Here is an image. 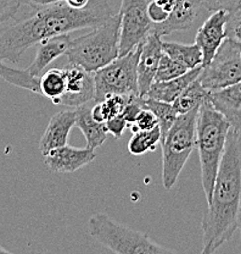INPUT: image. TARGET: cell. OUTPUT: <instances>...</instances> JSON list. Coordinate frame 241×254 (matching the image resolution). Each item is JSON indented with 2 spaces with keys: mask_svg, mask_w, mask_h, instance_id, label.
I'll use <instances>...</instances> for the list:
<instances>
[{
  "mask_svg": "<svg viewBox=\"0 0 241 254\" xmlns=\"http://www.w3.org/2000/svg\"><path fill=\"white\" fill-rule=\"evenodd\" d=\"M30 16L0 27V59L18 63L23 53L51 37L82 28H94L113 15L106 0H91L84 9L63 1L33 9Z\"/></svg>",
  "mask_w": 241,
  "mask_h": 254,
  "instance_id": "obj_1",
  "label": "cell"
},
{
  "mask_svg": "<svg viewBox=\"0 0 241 254\" xmlns=\"http://www.w3.org/2000/svg\"><path fill=\"white\" fill-rule=\"evenodd\" d=\"M241 219V128H232L202 220V254L216 252L232 238Z\"/></svg>",
  "mask_w": 241,
  "mask_h": 254,
  "instance_id": "obj_2",
  "label": "cell"
},
{
  "mask_svg": "<svg viewBox=\"0 0 241 254\" xmlns=\"http://www.w3.org/2000/svg\"><path fill=\"white\" fill-rule=\"evenodd\" d=\"M230 124L216 109L211 100H206L198 109L196 126V147L201 166V181L207 204L212 199L214 180L223 158Z\"/></svg>",
  "mask_w": 241,
  "mask_h": 254,
  "instance_id": "obj_3",
  "label": "cell"
},
{
  "mask_svg": "<svg viewBox=\"0 0 241 254\" xmlns=\"http://www.w3.org/2000/svg\"><path fill=\"white\" fill-rule=\"evenodd\" d=\"M121 15L113 14L106 22L71 41L65 55L71 65L94 73L120 57Z\"/></svg>",
  "mask_w": 241,
  "mask_h": 254,
  "instance_id": "obj_4",
  "label": "cell"
},
{
  "mask_svg": "<svg viewBox=\"0 0 241 254\" xmlns=\"http://www.w3.org/2000/svg\"><path fill=\"white\" fill-rule=\"evenodd\" d=\"M200 107L179 114L162 144V182L166 190L173 189L183 168L196 147V126Z\"/></svg>",
  "mask_w": 241,
  "mask_h": 254,
  "instance_id": "obj_5",
  "label": "cell"
},
{
  "mask_svg": "<svg viewBox=\"0 0 241 254\" xmlns=\"http://www.w3.org/2000/svg\"><path fill=\"white\" fill-rule=\"evenodd\" d=\"M89 232L95 240L120 254H162L172 251L161 247L144 232L120 224L106 214H95L89 219Z\"/></svg>",
  "mask_w": 241,
  "mask_h": 254,
  "instance_id": "obj_6",
  "label": "cell"
},
{
  "mask_svg": "<svg viewBox=\"0 0 241 254\" xmlns=\"http://www.w3.org/2000/svg\"><path fill=\"white\" fill-rule=\"evenodd\" d=\"M140 49L142 44L94 72V103L101 102L110 94L140 95L137 72Z\"/></svg>",
  "mask_w": 241,
  "mask_h": 254,
  "instance_id": "obj_7",
  "label": "cell"
},
{
  "mask_svg": "<svg viewBox=\"0 0 241 254\" xmlns=\"http://www.w3.org/2000/svg\"><path fill=\"white\" fill-rule=\"evenodd\" d=\"M198 79L210 93L240 82L241 43L227 37L212 62L202 67Z\"/></svg>",
  "mask_w": 241,
  "mask_h": 254,
  "instance_id": "obj_8",
  "label": "cell"
},
{
  "mask_svg": "<svg viewBox=\"0 0 241 254\" xmlns=\"http://www.w3.org/2000/svg\"><path fill=\"white\" fill-rule=\"evenodd\" d=\"M147 5L146 0H122L120 55L136 49L152 32Z\"/></svg>",
  "mask_w": 241,
  "mask_h": 254,
  "instance_id": "obj_9",
  "label": "cell"
},
{
  "mask_svg": "<svg viewBox=\"0 0 241 254\" xmlns=\"http://www.w3.org/2000/svg\"><path fill=\"white\" fill-rule=\"evenodd\" d=\"M66 68V91L57 105L78 108L94 102V75L78 66L71 65Z\"/></svg>",
  "mask_w": 241,
  "mask_h": 254,
  "instance_id": "obj_10",
  "label": "cell"
},
{
  "mask_svg": "<svg viewBox=\"0 0 241 254\" xmlns=\"http://www.w3.org/2000/svg\"><path fill=\"white\" fill-rule=\"evenodd\" d=\"M203 11L206 10L202 5V0H176L174 7L166 21L152 25V32L162 37L174 32L190 31L197 25Z\"/></svg>",
  "mask_w": 241,
  "mask_h": 254,
  "instance_id": "obj_11",
  "label": "cell"
},
{
  "mask_svg": "<svg viewBox=\"0 0 241 254\" xmlns=\"http://www.w3.org/2000/svg\"><path fill=\"white\" fill-rule=\"evenodd\" d=\"M162 54V37L155 32H151L142 43L138 60L137 72L140 97H146L147 92L155 82V76Z\"/></svg>",
  "mask_w": 241,
  "mask_h": 254,
  "instance_id": "obj_12",
  "label": "cell"
},
{
  "mask_svg": "<svg viewBox=\"0 0 241 254\" xmlns=\"http://www.w3.org/2000/svg\"><path fill=\"white\" fill-rule=\"evenodd\" d=\"M228 14L229 12L224 10L212 12L196 33L195 43L202 52V67L212 62L218 48L227 38Z\"/></svg>",
  "mask_w": 241,
  "mask_h": 254,
  "instance_id": "obj_13",
  "label": "cell"
},
{
  "mask_svg": "<svg viewBox=\"0 0 241 254\" xmlns=\"http://www.w3.org/2000/svg\"><path fill=\"white\" fill-rule=\"evenodd\" d=\"M95 159L94 149L75 148L70 145L56 148L44 157V163L50 171L56 174L75 173Z\"/></svg>",
  "mask_w": 241,
  "mask_h": 254,
  "instance_id": "obj_14",
  "label": "cell"
},
{
  "mask_svg": "<svg viewBox=\"0 0 241 254\" xmlns=\"http://www.w3.org/2000/svg\"><path fill=\"white\" fill-rule=\"evenodd\" d=\"M76 125V109L61 110L50 119L39 141V150L46 157L51 150L67 144L68 136Z\"/></svg>",
  "mask_w": 241,
  "mask_h": 254,
  "instance_id": "obj_15",
  "label": "cell"
},
{
  "mask_svg": "<svg viewBox=\"0 0 241 254\" xmlns=\"http://www.w3.org/2000/svg\"><path fill=\"white\" fill-rule=\"evenodd\" d=\"M71 41H72V38H71L70 33H63L41 42L33 62L27 67L28 72L34 77H41L44 70L50 64L61 55L65 54Z\"/></svg>",
  "mask_w": 241,
  "mask_h": 254,
  "instance_id": "obj_16",
  "label": "cell"
},
{
  "mask_svg": "<svg viewBox=\"0 0 241 254\" xmlns=\"http://www.w3.org/2000/svg\"><path fill=\"white\" fill-rule=\"evenodd\" d=\"M210 100L213 107L226 116L232 128H241V81L211 92Z\"/></svg>",
  "mask_w": 241,
  "mask_h": 254,
  "instance_id": "obj_17",
  "label": "cell"
},
{
  "mask_svg": "<svg viewBox=\"0 0 241 254\" xmlns=\"http://www.w3.org/2000/svg\"><path fill=\"white\" fill-rule=\"evenodd\" d=\"M76 126L81 129L87 147L91 149L101 147L107 138L108 129L106 123H100L93 118L91 103L76 108Z\"/></svg>",
  "mask_w": 241,
  "mask_h": 254,
  "instance_id": "obj_18",
  "label": "cell"
},
{
  "mask_svg": "<svg viewBox=\"0 0 241 254\" xmlns=\"http://www.w3.org/2000/svg\"><path fill=\"white\" fill-rule=\"evenodd\" d=\"M201 71H202V66H198V67L189 70L184 75L177 78L163 82H153L146 97L162 100V102L173 103L192 82L200 77Z\"/></svg>",
  "mask_w": 241,
  "mask_h": 254,
  "instance_id": "obj_19",
  "label": "cell"
},
{
  "mask_svg": "<svg viewBox=\"0 0 241 254\" xmlns=\"http://www.w3.org/2000/svg\"><path fill=\"white\" fill-rule=\"evenodd\" d=\"M162 50L168 57L184 66L188 71L202 66V52L196 43L182 44L162 41Z\"/></svg>",
  "mask_w": 241,
  "mask_h": 254,
  "instance_id": "obj_20",
  "label": "cell"
},
{
  "mask_svg": "<svg viewBox=\"0 0 241 254\" xmlns=\"http://www.w3.org/2000/svg\"><path fill=\"white\" fill-rule=\"evenodd\" d=\"M208 99H210V92L201 84L200 79L196 78L172 104L177 113L184 114L201 107Z\"/></svg>",
  "mask_w": 241,
  "mask_h": 254,
  "instance_id": "obj_21",
  "label": "cell"
},
{
  "mask_svg": "<svg viewBox=\"0 0 241 254\" xmlns=\"http://www.w3.org/2000/svg\"><path fill=\"white\" fill-rule=\"evenodd\" d=\"M41 95L57 105L66 91V68H50L41 76Z\"/></svg>",
  "mask_w": 241,
  "mask_h": 254,
  "instance_id": "obj_22",
  "label": "cell"
},
{
  "mask_svg": "<svg viewBox=\"0 0 241 254\" xmlns=\"http://www.w3.org/2000/svg\"><path fill=\"white\" fill-rule=\"evenodd\" d=\"M0 78L6 81L7 83L12 84V86L18 87V88L27 89V91L41 95V87H39L41 77L32 76L27 71V68H25V70L12 68L5 65L2 60L0 59Z\"/></svg>",
  "mask_w": 241,
  "mask_h": 254,
  "instance_id": "obj_23",
  "label": "cell"
},
{
  "mask_svg": "<svg viewBox=\"0 0 241 254\" xmlns=\"http://www.w3.org/2000/svg\"><path fill=\"white\" fill-rule=\"evenodd\" d=\"M133 97V95H131ZM129 95L110 94L101 102L92 105V115L95 120L100 123H106L110 119L120 115L129 100Z\"/></svg>",
  "mask_w": 241,
  "mask_h": 254,
  "instance_id": "obj_24",
  "label": "cell"
},
{
  "mask_svg": "<svg viewBox=\"0 0 241 254\" xmlns=\"http://www.w3.org/2000/svg\"><path fill=\"white\" fill-rule=\"evenodd\" d=\"M143 105L152 111L156 115V118H157L158 126H160L161 129V139H162L174 124L179 114L174 109L172 103L162 102V100L153 99V98L144 97Z\"/></svg>",
  "mask_w": 241,
  "mask_h": 254,
  "instance_id": "obj_25",
  "label": "cell"
},
{
  "mask_svg": "<svg viewBox=\"0 0 241 254\" xmlns=\"http://www.w3.org/2000/svg\"><path fill=\"white\" fill-rule=\"evenodd\" d=\"M161 142V129L160 126L149 131H137L133 132L128 142V152L132 155H143L149 150H155L156 145Z\"/></svg>",
  "mask_w": 241,
  "mask_h": 254,
  "instance_id": "obj_26",
  "label": "cell"
},
{
  "mask_svg": "<svg viewBox=\"0 0 241 254\" xmlns=\"http://www.w3.org/2000/svg\"><path fill=\"white\" fill-rule=\"evenodd\" d=\"M185 72H188V70L184 66H182L181 64L177 63L171 57H168L166 53H163L162 57H161L157 72H156L155 82L169 81V79L177 78L179 76L184 75Z\"/></svg>",
  "mask_w": 241,
  "mask_h": 254,
  "instance_id": "obj_27",
  "label": "cell"
},
{
  "mask_svg": "<svg viewBox=\"0 0 241 254\" xmlns=\"http://www.w3.org/2000/svg\"><path fill=\"white\" fill-rule=\"evenodd\" d=\"M158 126V120L156 118L155 114L152 113L147 108L143 107L138 113L136 121L129 126V128L132 129V132L137 131H149V129L155 128Z\"/></svg>",
  "mask_w": 241,
  "mask_h": 254,
  "instance_id": "obj_28",
  "label": "cell"
},
{
  "mask_svg": "<svg viewBox=\"0 0 241 254\" xmlns=\"http://www.w3.org/2000/svg\"><path fill=\"white\" fill-rule=\"evenodd\" d=\"M227 37L241 43V5L228 14Z\"/></svg>",
  "mask_w": 241,
  "mask_h": 254,
  "instance_id": "obj_29",
  "label": "cell"
},
{
  "mask_svg": "<svg viewBox=\"0 0 241 254\" xmlns=\"http://www.w3.org/2000/svg\"><path fill=\"white\" fill-rule=\"evenodd\" d=\"M21 5V0H0V27L17 14Z\"/></svg>",
  "mask_w": 241,
  "mask_h": 254,
  "instance_id": "obj_30",
  "label": "cell"
},
{
  "mask_svg": "<svg viewBox=\"0 0 241 254\" xmlns=\"http://www.w3.org/2000/svg\"><path fill=\"white\" fill-rule=\"evenodd\" d=\"M202 5L206 11H233L239 6V0H202Z\"/></svg>",
  "mask_w": 241,
  "mask_h": 254,
  "instance_id": "obj_31",
  "label": "cell"
},
{
  "mask_svg": "<svg viewBox=\"0 0 241 254\" xmlns=\"http://www.w3.org/2000/svg\"><path fill=\"white\" fill-rule=\"evenodd\" d=\"M106 126H107L108 133H111L116 139H118L121 138V136L123 134L124 129L128 127V123H127L126 119L123 118V115L120 114V115L115 116V118L106 121Z\"/></svg>",
  "mask_w": 241,
  "mask_h": 254,
  "instance_id": "obj_32",
  "label": "cell"
},
{
  "mask_svg": "<svg viewBox=\"0 0 241 254\" xmlns=\"http://www.w3.org/2000/svg\"><path fill=\"white\" fill-rule=\"evenodd\" d=\"M147 14H149L151 22H152L153 25L162 23L163 21H166V18L168 17L169 15L165 9H162V7H161L160 5L156 4L155 1L149 2V5H147Z\"/></svg>",
  "mask_w": 241,
  "mask_h": 254,
  "instance_id": "obj_33",
  "label": "cell"
},
{
  "mask_svg": "<svg viewBox=\"0 0 241 254\" xmlns=\"http://www.w3.org/2000/svg\"><path fill=\"white\" fill-rule=\"evenodd\" d=\"M63 1V0H21V2L25 5H28L32 9H37V7L48 6V5L56 4V2Z\"/></svg>",
  "mask_w": 241,
  "mask_h": 254,
  "instance_id": "obj_34",
  "label": "cell"
},
{
  "mask_svg": "<svg viewBox=\"0 0 241 254\" xmlns=\"http://www.w3.org/2000/svg\"><path fill=\"white\" fill-rule=\"evenodd\" d=\"M152 1H155L156 4L160 5L162 9H165L167 12H171L172 9L174 7V4H176V0H152Z\"/></svg>",
  "mask_w": 241,
  "mask_h": 254,
  "instance_id": "obj_35",
  "label": "cell"
},
{
  "mask_svg": "<svg viewBox=\"0 0 241 254\" xmlns=\"http://www.w3.org/2000/svg\"><path fill=\"white\" fill-rule=\"evenodd\" d=\"M65 1L73 9H84L91 0H65Z\"/></svg>",
  "mask_w": 241,
  "mask_h": 254,
  "instance_id": "obj_36",
  "label": "cell"
},
{
  "mask_svg": "<svg viewBox=\"0 0 241 254\" xmlns=\"http://www.w3.org/2000/svg\"><path fill=\"white\" fill-rule=\"evenodd\" d=\"M0 253H10V251H9V250H6V248L1 247V246H0Z\"/></svg>",
  "mask_w": 241,
  "mask_h": 254,
  "instance_id": "obj_37",
  "label": "cell"
},
{
  "mask_svg": "<svg viewBox=\"0 0 241 254\" xmlns=\"http://www.w3.org/2000/svg\"><path fill=\"white\" fill-rule=\"evenodd\" d=\"M239 230H240V236H241V219H240V224H239Z\"/></svg>",
  "mask_w": 241,
  "mask_h": 254,
  "instance_id": "obj_38",
  "label": "cell"
},
{
  "mask_svg": "<svg viewBox=\"0 0 241 254\" xmlns=\"http://www.w3.org/2000/svg\"><path fill=\"white\" fill-rule=\"evenodd\" d=\"M146 1H147V2H150V1H152V0H146Z\"/></svg>",
  "mask_w": 241,
  "mask_h": 254,
  "instance_id": "obj_39",
  "label": "cell"
},
{
  "mask_svg": "<svg viewBox=\"0 0 241 254\" xmlns=\"http://www.w3.org/2000/svg\"><path fill=\"white\" fill-rule=\"evenodd\" d=\"M239 5H241V0H239Z\"/></svg>",
  "mask_w": 241,
  "mask_h": 254,
  "instance_id": "obj_40",
  "label": "cell"
}]
</instances>
